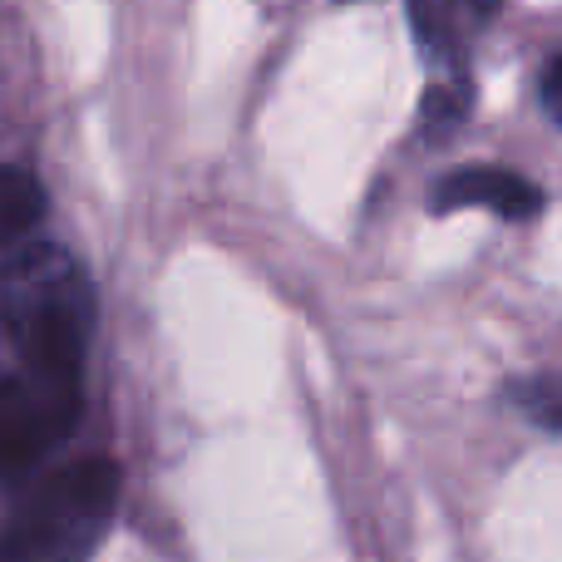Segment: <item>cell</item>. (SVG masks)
I'll return each mask as SVG.
<instances>
[{"instance_id":"1","label":"cell","mask_w":562,"mask_h":562,"mask_svg":"<svg viewBox=\"0 0 562 562\" xmlns=\"http://www.w3.org/2000/svg\"><path fill=\"white\" fill-rule=\"evenodd\" d=\"M0 316L20 346V370L85 390L89 281L59 247L20 243L0 272Z\"/></svg>"},{"instance_id":"2","label":"cell","mask_w":562,"mask_h":562,"mask_svg":"<svg viewBox=\"0 0 562 562\" xmlns=\"http://www.w3.org/2000/svg\"><path fill=\"white\" fill-rule=\"evenodd\" d=\"M119 508V464L85 459L49 474L0 533V562H89Z\"/></svg>"},{"instance_id":"3","label":"cell","mask_w":562,"mask_h":562,"mask_svg":"<svg viewBox=\"0 0 562 562\" xmlns=\"http://www.w3.org/2000/svg\"><path fill=\"white\" fill-rule=\"evenodd\" d=\"M435 203L445 207V213H454V207H484V213L508 217V223H528V217L543 213V193H538L524 173L488 168V164L449 173L445 183L435 188Z\"/></svg>"},{"instance_id":"4","label":"cell","mask_w":562,"mask_h":562,"mask_svg":"<svg viewBox=\"0 0 562 562\" xmlns=\"http://www.w3.org/2000/svg\"><path fill=\"white\" fill-rule=\"evenodd\" d=\"M45 223V188L25 168H0V247L30 243V233Z\"/></svg>"},{"instance_id":"5","label":"cell","mask_w":562,"mask_h":562,"mask_svg":"<svg viewBox=\"0 0 562 562\" xmlns=\"http://www.w3.org/2000/svg\"><path fill=\"white\" fill-rule=\"evenodd\" d=\"M514 405L524 409L533 425L562 435V375H533V380H524V385H514Z\"/></svg>"},{"instance_id":"6","label":"cell","mask_w":562,"mask_h":562,"mask_svg":"<svg viewBox=\"0 0 562 562\" xmlns=\"http://www.w3.org/2000/svg\"><path fill=\"white\" fill-rule=\"evenodd\" d=\"M543 109L562 124V55L548 65V75H543Z\"/></svg>"},{"instance_id":"7","label":"cell","mask_w":562,"mask_h":562,"mask_svg":"<svg viewBox=\"0 0 562 562\" xmlns=\"http://www.w3.org/2000/svg\"><path fill=\"white\" fill-rule=\"evenodd\" d=\"M469 10H474V15H488V10H494V0H464Z\"/></svg>"}]
</instances>
